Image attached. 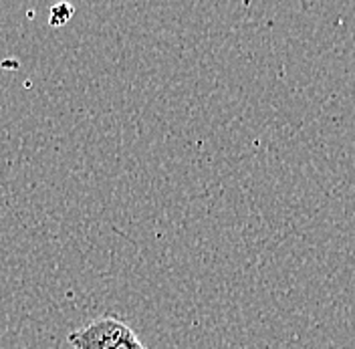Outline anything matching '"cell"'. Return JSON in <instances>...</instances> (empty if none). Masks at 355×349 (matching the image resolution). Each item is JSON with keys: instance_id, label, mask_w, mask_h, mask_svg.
Masks as SVG:
<instances>
[{"instance_id": "1", "label": "cell", "mask_w": 355, "mask_h": 349, "mask_svg": "<svg viewBox=\"0 0 355 349\" xmlns=\"http://www.w3.org/2000/svg\"><path fill=\"white\" fill-rule=\"evenodd\" d=\"M67 339L75 349H148L125 321L111 315L89 321Z\"/></svg>"}, {"instance_id": "2", "label": "cell", "mask_w": 355, "mask_h": 349, "mask_svg": "<svg viewBox=\"0 0 355 349\" xmlns=\"http://www.w3.org/2000/svg\"><path fill=\"white\" fill-rule=\"evenodd\" d=\"M73 6L71 4H55L53 8H51V19L49 22L53 24V26H63L71 17H73Z\"/></svg>"}]
</instances>
